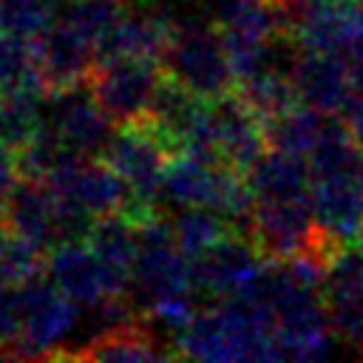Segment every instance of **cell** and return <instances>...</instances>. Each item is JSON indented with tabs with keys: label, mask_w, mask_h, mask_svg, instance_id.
<instances>
[{
	"label": "cell",
	"mask_w": 363,
	"mask_h": 363,
	"mask_svg": "<svg viewBox=\"0 0 363 363\" xmlns=\"http://www.w3.org/2000/svg\"><path fill=\"white\" fill-rule=\"evenodd\" d=\"M162 71L204 99H218L235 88L221 26L204 11L173 17V37L164 48Z\"/></svg>",
	"instance_id": "obj_1"
},
{
	"label": "cell",
	"mask_w": 363,
	"mask_h": 363,
	"mask_svg": "<svg viewBox=\"0 0 363 363\" xmlns=\"http://www.w3.org/2000/svg\"><path fill=\"white\" fill-rule=\"evenodd\" d=\"M173 150L167 142L153 130L147 122L136 125H119V130L111 136L108 147L102 150V162H108L113 170H119L130 187V204L125 213L133 221H142L145 216L159 210L162 199V179L167 170Z\"/></svg>",
	"instance_id": "obj_2"
},
{
	"label": "cell",
	"mask_w": 363,
	"mask_h": 363,
	"mask_svg": "<svg viewBox=\"0 0 363 363\" xmlns=\"http://www.w3.org/2000/svg\"><path fill=\"white\" fill-rule=\"evenodd\" d=\"M247 238L272 261H286L303 252L332 258L337 252L315 218L312 193L301 199H255Z\"/></svg>",
	"instance_id": "obj_3"
},
{
	"label": "cell",
	"mask_w": 363,
	"mask_h": 363,
	"mask_svg": "<svg viewBox=\"0 0 363 363\" xmlns=\"http://www.w3.org/2000/svg\"><path fill=\"white\" fill-rule=\"evenodd\" d=\"M162 74V62L156 60L111 57L96 62L88 88L113 125H136L147 119Z\"/></svg>",
	"instance_id": "obj_4"
},
{
	"label": "cell",
	"mask_w": 363,
	"mask_h": 363,
	"mask_svg": "<svg viewBox=\"0 0 363 363\" xmlns=\"http://www.w3.org/2000/svg\"><path fill=\"white\" fill-rule=\"evenodd\" d=\"M45 275L79 306H91L108 295H125L130 284L128 269L105 264L85 241L54 244L45 261Z\"/></svg>",
	"instance_id": "obj_5"
},
{
	"label": "cell",
	"mask_w": 363,
	"mask_h": 363,
	"mask_svg": "<svg viewBox=\"0 0 363 363\" xmlns=\"http://www.w3.org/2000/svg\"><path fill=\"white\" fill-rule=\"evenodd\" d=\"M34 57L48 96L74 85H85L99 62L96 43L65 20H57L51 28L34 37Z\"/></svg>",
	"instance_id": "obj_6"
},
{
	"label": "cell",
	"mask_w": 363,
	"mask_h": 363,
	"mask_svg": "<svg viewBox=\"0 0 363 363\" xmlns=\"http://www.w3.org/2000/svg\"><path fill=\"white\" fill-rule=\"evenodd\" d=\"M264 261L267 258L247 235L227 233L218 244L193 258V292L216 295V301L238 295L261 272Z\"/></svg>",
	"instance_id": "obj_7"
},
{
	"label": "cell",
	"mask_w": 363,
	"mask_h": 363,
	"mask_svg": "<svg viewBox=\"0 0 363 363\" xmlns=\"http://www.w3.org/2000/svg\"><path fill=\"white\" fill-rule=\"evenodd\" d=\"M17 292H20V306H23V332L37 346H43L51 354V360H60L57 346L77 326L79 303L62 295L60 286L45 275H34L17 284Z\"/></svg>",
	"instance_id": "obj_8"
},
{
	"label": "cell",
	"mask_w": 363,
	"mask_h": 363,
	"mask_svg": "<svg viewBox=\"0 0 363 363\" xmlns=\"http://www.w3.org/2000/svg\"><path fill=\"white\" fill-rule=\"evenodd\" d=\"M51 125L60 130L68 147L91 159H99L113 136V122L99 108L88 82L51 94Z\"/></svg>",
	"instance_id": "obj_9"
},
{
	"label": "cell",
	"mask_w": 363,
	"mask_h": 363,
	"mask_svg": "<svg viewBox=\"0 0 363 363\" xmlns=\"http://www.w3.org/2000/svg\"><path fill=\"white\" fill-rule=\"evenodd\" d=\"M213 125L224 162L241 170L244 176L269 150L264 119L235 91L213 99Z\"/></svg>",
	"instance_id": "obj_10"
},
{
	"label": "cell",
	"mask_w": 363,
	"mask_h": 363,
	"mask_svg": "<svg viewBox=\"0 0 363 363\" xmlns=\"http://www.w3.org/2000/svg\"><path fill=\"white\" fill-rule=\"evenodd\" d=\"M292 79H295L301 102L326 116H340L354 94L346 60L340 54L303 48Z\"/></svg>",
	"instance_id": "obj_11"
},
{
	"label": "cell",
	"mask_w": 363,
	"mask_h": 363,
	"mask_svg": "<svg viewBox=\"0 0 363 363\" xmlns=\"http://www.w3.org/2000/svg\"><path fill=\"white\" fill-rule=\"evenodd\" d=\"M173 37V17L159 6H145L122 17V23L96 43L99 60L111 57H139L162 62L164 48Z\"/></svg>",
	"instance_id": "obj_12"
},
{
	"label": "cell",
	"mask_w": 363,
	"mask_h": 363,
	"mask_svg": "<svg viewBox=\"0 0 363 363\" xmlns=\"http://www.w3.org/2000/svg\"><path fill=\"white\" fill-rule=\"evenodd\" d=\"M312 210L335 250L354 244L363 235V182L329 179L312 184Z\"/></svg>",
	"instance_id": "obj_13"
},
{
	"label": "cell",
	"mask_w": 363,
	"mask_h": 363,
	"mask_svg": "<svg viewBox=\"0 0 363 363\" xmlns=\"http://www.w3.org/2000/svg\"><path fill=\"white\" fill-rule=\"evenodd\" d=\"M108 360V363H136V360H162L179 357L176 349H164L150 332L147 320H136L102 335L82 340L79 349H62L60 360Z\"/></svg>",
	"instance_id": "obj_14"
},
{
	"label": "cell",
	"mask_w": 363,
	"mask_h": 363,
	"mask_svg": "<svg viewBox=\"0 0 363 363\" xmlns=\"http://www.w3.org/2000/svg\"><path fill=\"white\" fill-rule=\"evenodd\" d=\"M57 199L43 179H20L6 196V227L40 247H54Z\"/></svg>",
	"instance_id": "obj_15"
},
{
	"label": "cell",
	"mask_w": 363,
	"mask_h": 363,
	"mask_svg": "<svg viewBox=\"0 0 363 363\" xmlns=\"http://www.w3.org/2000/svg\"><path fill=\"white\" fill-rule=\"evenodd\" d=\"M247 182L255 199H301V196H309L315 184L309 159L278 150V147H269L247 170Z\"/></svg>",
	"instance_id": "obj_16"
},
{
	"label": "cell",
	"mask_w": 363,
	"mask_h": 363,
	"mask_svg": "<svg viewBox=\"0 0 363 363\" xmlns=\"http://www.w3.org/2000/svg\"><path fill=\"white\" fill-rule=\"evenodd\" d=\"M105 264H113L119 269H133L136 255H139V227L136 221L119 210V213H105L94 218V227L85 241Z\"/></svg>",
	"instance_id": "obj_17"
},
{
	"label": "cell",
	"mask_w": 363,
	"mask_h": 363,
	"mask_svg": "<svg viewBox=\"0 0 363 363\" xmlns=\"http://www.w3.org/2000/svg\"><path fill=\"white\" fill-rule=\"evenodd\" d=\"M326 113L309 108V105H295L286 113L264 122L267 128V142L269 147L286 150V153H298V156H309L312 147L318 145L323 128H326Z\"/></svg>",
	"instance_id": "obj_18"
},
{
	"label": "cell",
	"mask_w": 363,
	"mask_h": 363,
	"mask_svg": "<svg viewBox=\"0 0 363 363\" xmlns=\"http://www.w3.org/2000/svg\"><path fill=\"white\" fill-rule=\"evenodd\" d=\"M233 91H235L264 122H269V119L286 113L289 108L301 105L295 79H292V77H284V74H275V71H261V74H255V77L238 79Z\"/></svg>",
	"instance_id": "obj_19"
},
{
	"label": "cell",
	"mask_w": 363,
	"mask_h": 363,
	"mask_svg": "<svg viewBox=\"0 0 363 363\" xmlns=\"http://www.w3.org/2000/svg\"><path fill=\"white\" fill-rule=\"evenodd\" d=\"M173 233H176L179 250L184 255L196 258V255L207 252L213 244H218L233 230H230L227 218L213 207H184L173 218Z\"/></svg>",
	"instance_id": "obj_20"
},
{
	"label": "cell",
	"mask_w": 363,
	"mask_h": 363,
	"mask_svg": "<svg viewBox=\"0 0 363 363\" xmlns=\"http://www.w3.org/2000/svg\"><path fill=\"white\" fill-rule=\"evenodd\" d=\"M125 14H128V0H74L65 9L62 20L71 23L85 37H91L94 43H99L122 23Z\"/></svg>",
	"instance_id": "obj_21"
},
{
	"label": "cell",
	"mask_w": 363,
	"mask_h": 363,
	"mask_svg": "<svg viewBox=\"0 0 363 363\" xmlns=\"http://www.w3.org/2000/svg\"><path fill=\"white\" fill-rule=\"evenodd\" d=\"M54 23V0H0V34L34 40Z\"/></svg>",
	"instance_id": "obj_22"
},
{
	"label": "cell",
	"mask_w": 363,
	"mask_h": 363,
	"mask_svg": "<svg viewBox=\"0 0 363 363\" xmlns=\"http://www.w3.org/2000/svg\"><path fill=\"white\" fill-rule=\"evenodd\" d=\"M329 306V323L340 343L363 352V292L323 295Z\"/></svg>",
	"instance_id": "obj_23"
},
{
	"label": "cell",
	"mask_w": 363,
	"mask_h": 363,
	"mask_svg": "<svg viewBox=\"0 0 363 363\" xmlns=\"http://www.w3.org/2000/svg\"><path fill=\"white\" fill-rule=\"evenodd\" d=\"M196 315H199V309H196L193 292H179V295H167V298L153 301L147 306V315L145 318L153 320V323H159L162 329L179 335V332H184L190 326V320Z\"/></svg>",
	"instance_id": "obj_24"
},
{
	"label": "cell",
	"mask_w": 363,
	"mask_h": 363,
	"mask_svg": "<svg viewBox=\"0 0 363 363\" xmlns=\"http://www.w3.org/2000/svg\"><path fill=\"white\" fill-rule=\"evenodd\" d=\"M23 335V306L17 284L0 275V349Z\"/></svg>",
	"instance_id": "obj_25"
},
{
	"label": "cell",
	"mask_w": 363,
	"mask_h": 363,
	"mask_svg": "<svg viewBox=\"0 0 363 363\" xmlns=\"http://www.w3.org/2000/svg\"><path fill=\"white\" fill-rule=\"evenodd\" d=\"M23 176H20V167H17V156H14V150L9 147V145H3L0 142V199H6L9 196V190L20 182Z\"/></svg>",
	"instance_id": "obj_26"
},
{
	"label": "cell",
	"mask_w": 363,
	"mask_h": 363,
	"mask_svg": "<svg viewBox=\"0 0 363 363\" xmlns=\"http://www.w3.org/2000/svg\"><path fill=\"white\" fill-rule=\"evenodd\" d=\"M196 3L201 6L204 14H210V17L221 26V23H227V20H230L247 0H196Z\"/></svg>",
	"instance_id": "obj_27"
},
{
	"label": "cell",
	"mask_w": 363,
	"mask_h": 363,
	"mask_svg": "<svg viewBox=\"0 0 363 363\" xmlns=\"http://www.w3.org/2000/svg\"><path fill=\"white\" fill-rule=\"evenodd\" d=\"M264 3H269V6H281V3H286V0H264Z\"/></svg>",
	"instance_id": "obj_28"
},
{
	"label": "cell",
	"mask_w": 363,
	"mask_h": 363,
	"mask_svg": "<svg viewBox=\"0 0 363 363\" xmlns=\"http://www.w3.org/2000/svg\"><path fill=\"white\" fill-rule=\"evenodd\" d=\"M360 6H363V0H360Z\"/></svg>",
	"instance_id": "obj_29"
}]
</instances>
